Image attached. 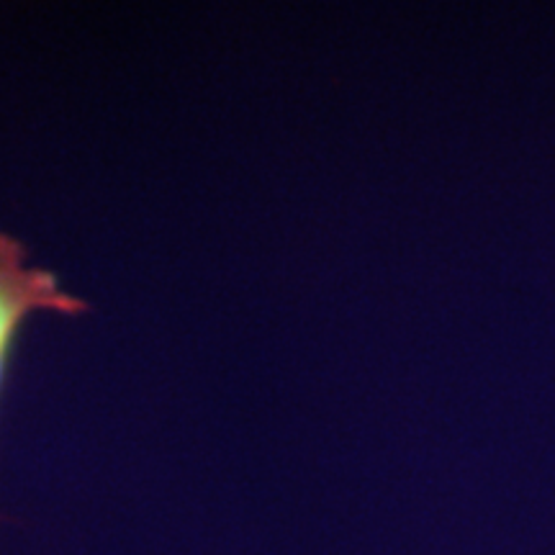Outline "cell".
Returning a JSON list of instances; mask_svg holds the SVG:
<instances>
[{
	"instance_id": "cell-1",
	"label": "cell",
	"mask_w": 555,
	"mask_h": 555,
	"mask_svg": "<svg viewBox=\"0 0 555 555\" xmlns=\"http://www.w3.org/2000/svg\"><path fill=\"white\" fill-rule=\"evenodd\" d=\"M86 311V298L69 294L57 273L37 266L24 242L0 229V384L18 332L31 317H80Z\"/></svg>"
}]
</instances>
